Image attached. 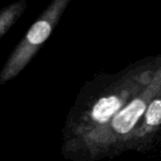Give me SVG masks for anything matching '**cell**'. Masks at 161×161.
<instances>
[{"label": "cell", "mask_w": 161, "mask_h": 161, "mask_svg": "<svg viewBox=\"0 0 161 161\" xmlns=\"http://www.w3.org/2000/svg\"><path fill=\"white\" fill-rule=\"evenodd\" d=\"M52 8H49L30 27L25 40L22 41L5 66L0 75V84L15 76L30 60L34 53L37 52L38 46L46 41L52 31Z\"/></svg>", "instance_id": "1"}, {"label": "cell", "mask_w": 161, "mask_h": 161, "mask_svg": "<svg viewBox=\"0 0 161 161\" xmlns=\"http://www.w3.org/2000/svg\"><path fill=\"white\" fill-rule=\"evenodd\" d=\"M145 104L141 99L133 100L125 108L119 112L112 121L114 130L120 134L128 133L145 111Z\"/></svg>", "instance_id": "2"}, {"label": "cell", "mask_w": 161, "mask_h": 161, "mask_svg": "<svg viewBox=\"0 0 161 161\" xmlns=\"http://www.w3.org/2000/svg\"><path fill=\"white\" fill-rule=\"evenodd\" d=\"M121 108V102L116 96L101 98L92 108V118L98 123L108 122Z\"/></svg>", "instance_id": "3"}, {"label": "cell", "mask_w": 161, "mask_h": 161, "mask_svg": "<svg viewBox=\"0 0 161 161\" xmlns=\"http://www.w3.org/2000/svg\"><path fill=\"white\" fill-rule=\"evenodd\" d=\"M21 10V6L17 4L9 7L8 8H6L0 13V36H2L13 24Z\"/></svg>", "instance_id": "4"}, {"label": "cell", "mask_w": 161, "mask_h": 161, "mask_svg": "<svg viewBox=\"0 0 161 161\" xmlns=\"http://www.w3.org/2000/svg\"><path fill=\"white\" fill-rule=\"evenodd\" d=\"M146 122L150 125L161 124V100H155L149 106L146 112Z\"/></svg>", "instance_id": "5"}]
</instances>
